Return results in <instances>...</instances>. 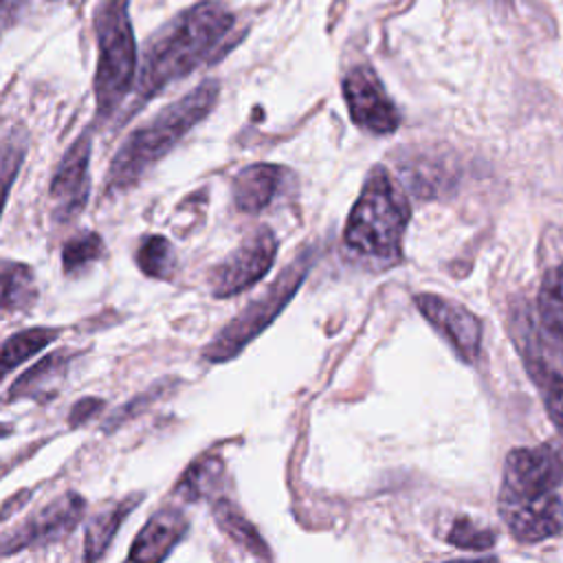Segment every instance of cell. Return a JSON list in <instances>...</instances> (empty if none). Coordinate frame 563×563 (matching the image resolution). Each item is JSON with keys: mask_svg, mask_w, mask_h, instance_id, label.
Here are the masks:
<instances>
[{"mask_svg": "<svg viewBox=\"0 0 563 563\" xmlns=\"http://www.w3.org/2000/svg\"><path fill=\"white\" fill-rule=\"evenodd\" d=\"M70 350H55L40 358L33 367H29L7 391V400H22V398H33L42 400L55 394V383L62 380L68 372V365L73 361Z\"/></svg>", "mask_w": 563, "mask_h": 563, "instance_id": "obj_14", "label": "cell"}, {"mask_svg": "<svg viewBox=\"0 0 563 563\" xmlns=\"http://www.w3.org/2000/svg\"><path fill=\"white\" fill-rule=\"evenodd\" d=\"M341 88L350 119L358 128L372 134H391L400 125V112L372 66L361 64L347 70Z\"/></svg>", "mask_w": 563, "mask_h": 563, "instance_id": "obj_10", "label": "cell"}, {"mask_svg": "<svg viewBox=\"0 0 563 563\" xmlns=\"http://www.w3.org/2000/svg\"><path fill=\"white\" fill-rule=\"evenodd\" d=\"M563 451L554 444L512 449L504 464L499 515L512 537L537 543L563 532Z\"/></svg>", "mask_w": 563, "mask_h": 563, "instance_id": "obj_2", "label": "cell"}, {"mask_svg": "<svg viewBox=\"0 0 563 563\" xmlns=\"http://www.w3.org/2000/svg\"><path fill=\"white\" fill-rule=\"evenodd\" d=\"M222 460L216 455L200 457L194 462L176 484V495L185 501H198L202 497L216 495L222 479Z\"/></svg>", "mask_w": 563, "mask_h": 563, "instance_id": "obj_20", "label": "cell"}, {"mask_svg": "<svg viewBox=\"0 0 563 563\" xmlns=\"http://www.w3.org/2000/svg\"><path fill=\"white\" fill-rule=\"evenodd\" d=\"M220 95L216 79H205L180 99L161 108L152 119L136 125L114 152L106 187L108 191H125L134 187L150 167L172 152L207 114L213 110Z\"/></svg>", "mask_w": 563, "mask_h": 563, "instance_id": "obj_3", "label": "cell"}, {"mask_svg": "<svg viewBox=\"0 0 563 563\" xmlns=\"http://www.w3.org/2000/svg\"><path fill=\"white\" fill-rule=\"evenodd\" d=\"M167 387H169V380H161V383L152 385L150 389H145L143 394H139V396H134L132 400H128V402H125L117 413H112V416L108 418L106 429H114V427H119V424L128 422L130 418L139 416V413H141V411H145L147 407H152V402H156L161 396H165V394H167Z\"/></svg>", "mask_w": 563, "mask_h": 563, "instance_id": "obj_26", "label": "cell"}, {"mask_svg": "<svg viewBox=\"0 0 563 563\" xmlns=\"http://www.w3.org/2000/svg\"><path fill=\"white\" fill-rule=\"evenodd\" d=\"M446 541L462 550H488L495 543V532L477 528L468 517H457L446 534Z\"/></svg>", "mask_w": 563, "mask_h": 563, "instance_id": "obj_25", "label": "cell"}, {"mask_svg": "<svg viewBox=\"0 0 563 563\" xmlns=\"http://www.w3.org/2000/svg\"><path fill=\"white\" fill-rule=\"evenodd\" d=\"M101 407H103V400H99V398H81V400H77L75 407H73L70 413H68L70 427L86 424Z\"/></svg>", "mask_w": 563, "mask_h": 563, "instance_id": "obj_27", "label": "cell"}, {"mask_svg": "<svg viewBox=\"0 0 563 563\" xmlns=\"http://www.w3.org/2000/svg\"><path fill=\"white\" fill-rule=\"evenodd\" d=\"M233 29L235 15L216 0L176 13L145 44L134 81L136 106L154 99L202 64L218 59Z\"/></svg>", "mask_w": 563, "mask_h": 563, "instance_id": "obj_1", "label": "cell"}, {"mask_svg": "<svg viewBox=\"0 0 563 563\" xmlns=\"http://www.w3.org/2000/svg\"><path fill=\"white\" fill-rule=\"evenodd\" d=\"M37 299L35 273L29 264L0 257V317L29 310Z\"/></svg>", "mask_w": 563, "mask_h": 563, "instance_id": "obj_16", "label": "cell"}, {"mask_svg": "<svg viewBox=\"0 0 563 563\" xmlns=\"http://www.w3.org/2000/svg\"><path fill=\"white\" fill-rule=\"evenodd\" d=\"M286 169L273 163H253L242 167L231 183L233 205L242 213H257L273 202L282 189Z\"/></svg>", "mask_w": 563, "mask_h": 563, "instance_id": "obj_13", "label": "cell"}, {"mask_svg": "<svg viewBox=\"0 0 563 563\" xmlns=\"http://www.w3.org/2000/svg\"><path fill=\"white\" fill-rule=\"evenodd\" d=\"M9 433H11V427L9 424H0V438H4Z\"/></svg>", "mask_w": 563, "mask_h": 563, "instance_id": "obj_30", "label": "cell"}, {"mask_svg": "<svg viewBox=\"0 0 563 563\" xmlns=\"http://www.w3.org/2000/svg\"><path fill=\"white\" fill-rule=\"evenodd\" d=\"M103 251L106 244L97 231H79L62 246V268L66 275H75L101 260Z\"/></svg>", "mask_w": 563, "mask_h": 563, "instance_id": "obj_22", "label": "cell"}, {"mask_svg": "<svg viewBox=\"0 0 563 563\" xmlns=\"http://www.w3.org/2000/svg\"><path fill=\"white\" fill-rule=\"evenodd\" d=\"M471 2H484V4H504L508 0H471Z\"/></svg>", "mask_w": 563, "mask_h": 563, "instance_id": "obj_29", "label": "cell"}, {"mask_svg": "<svg viewBox=\"0 0 563 563\" xmlns=\"http://www.w3.org/2000/svg\"><path fill=\"white\" fill-rule=\"evenodd\" d=\"M528 372L541 391V398L545 402V411H548L550 420L563 433V376L556 374L543 361H530Z\"/></svg>", "mask_w": 563, "mask_h": 563, "instance_id": "obj_24", "label": "cell"}, {"mask_svg": "<svg viewBox=\"0 0 563 563\" xmlns=\"http://www.w3.org/2000/svg\"><path fill=\"white\" fill-rule=\"evenodd\" d=\"M130 0H99L92 24L97 40L95 106L97 121H108L136 81V44L130 22Z\"/></svg>", "mask_w": 563, "mask_h": 563, "instance_id": "obj_5", "label": "cell"}, {"mask_svg": "<svg viewBox=\"0 0 563 563\" xmlns=\"http://www.w3.org/2000/svg\"><path fill=\"white\" fill-rule=\"evenodd\" d=\"M277 257V235L266 224L249 231L207 275L213 297L229 299L255 286L271 271Z\"/></svg>", "mask_w": 563, "mask_h": 563, "instance_id": "obj_7", "label": "cell"}, {"mask_svg": "<svg viewBox=\"0 0 563 563\" xmlns=\"http://www.w3.org/2000/svg\"><path fill=\"white\" fill-rule=\"evenodd\" d=\"M22 4V0H0V24L7 22V18Z\"/></svg>", "mask_w": 563, "mask_h": 563, "instance_id": "obj_28", "label": "cell"}, {"mask_svg": "<svg viewBox=\"0 0 563 563\" xmlns=\"http://www.w3.org/2000/svg\"><path fill=\"white\" fill-rule=\"evenodd\" d=\"M539 319L543 330L563 352V264L548 271L539 288Z\"/></svg>", "mask_w": 563, "mask_h": 563, "instance_id": "obj_19", "label": "cell"}, {"mask_svg": "<svg viewBox=\"0 0 563 563\" xmlns=\"http://www.w3.org/2000/svg\"><path fill=\"white\" fill-rule=\"evenodd\" d=\"M314 264V249H301L292 262H288L275 279L257 292L231 321H227L218 334L202 347V358L209 363H227L242 354V350L255 341L292 301L301 288L306 275Z\"/></svg>", "mask_w": 563, "mask_h": 563, "instance_id": "obj_6", "label": "cell"}, {"mask_svg": "<svg viewBox=\"0 0 563 563\" xmlns=\"http://www.w3.org/2000/svg\"><path fill=\"white\" fill-rule=\"evenodd\" d=\"M143 501V495L141 493H134V495H128L119 501H114L112 506L103 508L101 512H97L88 526H86V534H84V559L86 561H97L101 559L112 539L117 537L119 528L123 526V521L130 517V512Z\"/></svg>", "mask_w": 563, "mask_h": 563, "instance_id": "obj_15", "label": "cell"}, {"mask_svg": "<svg viewBox=\"0 0 563 563\" xmlns=\"http://www.w3.org/2000/svg\"><path fill=\"white\" fill-rule=\"evenodd\" d=\"M211 515L216 526L222 530L227 539H231L235 545L246 550L249 554L257 559H271V550L257 528L244 517V512L227 497H216L211 501Z\"/></svg>", "mask_w": 563, "mask_h": 563, "instance_id": "obj_17", "label": "cell"}, {"mask_svg": "<svg viewBox=\"0 0 563 563\" xmlns=\"http://www.w3.org/2000/svg\"><path fill=\"white\" fill-rule=\"evenodd\" d=\"M84 510L86 499L75 490L51 499L22 523H18L11 532H4L0 537V559L18 554L22 550L51 545L68 537L84 517Z\"/></svg>", "mask_w": 563, "mask_h": 563, "instance_id": "obj_8", "label": "cell"}, {"mask_svg": "<svg viewBox=\"0 0 563 563\" xmlns=\"http://www.w3.org/2000/svg\"><path fill=\"white\" fill-rule=\"evenodd\" d=\"M26 154V136L20 128L11 130L0 141V218L9 198V189L15 183Z\"/></svg>", "mask_w": 563, "mask_h": 563, "instance_id": "obj_23", "label": "cell"}, {"mask_svg": "<svg viewBox=\"0 0 563 563\" xmlns=\"http://www.w3.org/2000/svg\"><path fill=\"white\" fill-rule=\"evenodd\" d=\"M90 132H81L62 154L48 185L51 216L57 224L73 222L86 207L90 196Z\"/></svg>", "mask_w": 563, "mask_h": 563, "instance_id": "obj_9", "label": "cell"}, {"mask_svg": "<svg viewBox=\"0 0 563 563\" xmlns=\"http://www.w3.org/2000/svg\"><path fill=\"white\" fill-rule=\"evenodd\" d=\"M413 301L424 319L453 345V350L466 363H473L477 358L482 343V323L471 310L431 292L416 295Z\"/></svg>", "mask_w": 563, "mask_h": 563, "instance_id": "obj_11", "label": "cell"}, {"mask_svg": "<svg viewBox=\"0 0 563 563\" xmlns=\"http://www.w3.org/2000/svg\"><path fill=\"white\" fill-rule=\"evenodd\" d=\"M187 517L180 508L167 506L156 510L134 537L128 559L132 561H165L187 532Z\"/></svg>", "mask_w": 563, "mask_h": 563, "instance_id": "obj_12", "label": "cell"}, {"mask_svg": "<svg viewBox=\"0 0 563 563\" xmlns=\"http://www.w3.org/2000/svg\"><path fill=\"white\" fill-rule=\"evenodd\" d=\"M2 471H4V464H0V475H2Z\"/></svg>", "mask_w": 563, "mask_h": 563, "instance_id": "obj_31", "label": "cell"}, {"mask_svg": "<svg viewBox=\"0 0 563 563\" xmlns=\"http://www.w3.org/2000/svg\"><path fill=\"white\" fill-rule=\"evenodd\" d=\"M407 222V196L387 169L374 167L347 216L343 242L358 257L391 266L402 257Z\"/></svg>", "mask_w": 563, "mask_h": 563, "instance_id": "obj_4", "label": "cell"}, {"mask_svg": "<svg viewBox=\"0 0 563 563\" xmlns=\"http://www.w3.org/2000/svg\"><path fill=\"white\" fill-rule=\"evenodd\" d=\"M59 330L57 328H46V325H35L15 332L0 345V383L15 369L20 367L26 358L44 350L57 339Z\"/></svg>", "mask_w": 563, "mask_h": 563, "instance_id": "obj_18", "label": "cell"}, {"mask_svg": "<svg viewBox=\"0 0 563 563\" xmlns=\"http://www.w3.org/2000/svg\"><path fill=\"white\" fill-rule=\"evenodd\" d=\"M136 266L152 279L169 282L176 273V251L163 235H145L136 249Z\"/></svg>", "mask_w": 563, "mask_h": 563, "instance_id": "obj_21", "label": "cell"}]
</instances>
